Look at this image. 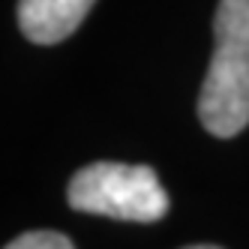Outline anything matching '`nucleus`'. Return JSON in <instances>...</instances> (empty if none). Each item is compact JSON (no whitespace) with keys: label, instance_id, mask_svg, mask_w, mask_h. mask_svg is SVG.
I'll return each instance as SVG.
<instances>
[{"label":"nucleus","instance_id":"obj_5","mask_svg":"<svg viewBox=\"0 0 249 249\" xmlns=\"http://www.w3.org/2000/svg\"><path fill=\"white\" fill-rule=\"evenodd\" d=\"M186 249H219V246H210V243H201V246H186Z\"/></svg>","mask_w":249,"mask_h":249},{"label":"nucleus","instance_id":"obj_4","mask_svg":"<svg viewBox=\"0 0 249 249\" xmlns=\"http://www.w3.org/2000/svg\"><path fill=\"white\" fill-rule=\"evenodd\" d=\"M6 249H75V246L66 234H57V231H27V234L6 243Z\"/></svg>","mask_w":249,"mask_h":249},{"label":"nucleus","instance_id":"obj_1","mask_svg":"<svg viewBox=\"0 0 249 249\" xmlns=\"http://www.w3.org/2000/svg\"><path fill=\"white\" fill-rule=\"evenodd\" d=\"M198 120L216 138H234L249 123V0H219L216 6Z\"/></svg>","mask_w":249,"mask_h":249},{"label":"nucleus","instance_id":"obj_3","mask_svg":"<svg viewBox=\"0 0 249 249\" xmlns=\"http://www.w3.org/2000/svg\"><path fill=\"white\" fill-rule=\"evenodd\" d=\"M96 0H18V27L36 45L72 36Z\"/></svg>","mask_w":249,"mask_h":249},{"label":"nucleus","instance_id":"obj_2","mask_svg":"<svg viewBox=\"0 0 249 249\" xmlns=\"http://www.w3.org/2000/svg\"><path fill=\"white\" fill-rule=\"evenodd\" d=\"M72 210L111 216L123 222H156L168 213V195L150 165L93 162L66 186Z\"/></svg>","mask_w":249,"mask_h":249}]
</instances>
